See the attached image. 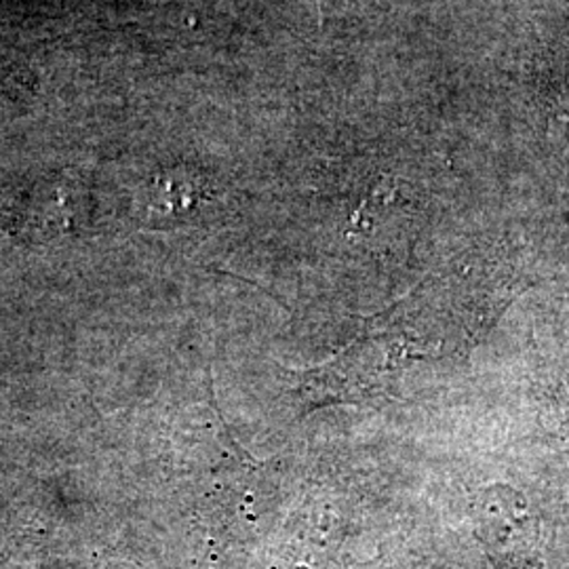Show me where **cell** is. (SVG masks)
<instances>
[{"label":"cell","mask_w":569,"mask_h":569,"mask_svg":"<svg viewBox=\"0 0 569 569\" xmlns=\"http://www.w3.org/2000/svg\"><path fill=\"white\" fill-rule=\"evenodd\" d=\"M479 538L496 569H545L538 550V528L526 509L507 498L486 500L479 517Z\"/></svg>","instance_id":"obj_1"}]
</instances>
